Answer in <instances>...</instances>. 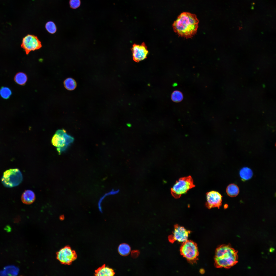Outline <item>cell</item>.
Listing matches in <instances>:
<instances>
[{
    "instance_id": "cell-5",
    "label": "cell",
    "mask_w": 276,
    "mask_h": 276,
    "mask_svg": "<svg viewBox=\"0 0 276 276\" xmlns=\"http://www.w3.org/2000/svg\"><path fill=\"white\" fill-rule=\"evenodd\" d=\"M180 252L181 254L191 263H195L198 260L199 253L197 245L192 241L188 240L182 243Z\"/></svg>"
},
{
    "instance_id": "cell-24",
    "label": "cell",
    "mask_w": 276,
    "mask_h": 276,
    "mask_svg": "<svg viewBox=\"0 0 276 276\" xmlns=\"http://www.w3.org/2000/svg\"><path fill=\"white\" fill-rule=\"evenodd\" d=\"M139 252L138 250H133L131 252V256L133 258L137 257L139 255Z\"/></svg>"
},
{
    "instance_id": "cell-25",
    "label": "cell",
    "mask_w": 276,
    "mask_h": 276,
    "mask_svg": "<svg viewBox=\"0 0 276 276\" xmlns=\"http://www.w3.org/2000/svg\"><path fill=\"white\" fill-rule=\"evenodd\" d=\"M11 229L10 227L9 226H7L5 228V229L8 232H10V231Z\"/></svg>"
},
{
    "instance_id": "cell-11",
    "label": "cell",
    "mask_w": 276,
    "mask_h": 276,
    "mask_svg": "<svg viewBox=\"0 0 276 276\" xmlns=\"http://www.w3.org/2000/svg\"><path fill=\"white\" fill-rule=\"evenodd\" d=\"M206 206L209 209L217 207L218 209L221 206L222 196L218 192L211 191L206 193Z\"/></svg>"
},
{
    "instance_id": "cell-21",
    "label": "cell",
    "mask_w": 276,
    "mask_h": 276,
    "mask_svg": "<svg viewBox=\"0 0 276 276\" xmlns=\"http://www.w3.org/2000/svg\"><path fill=\"white\" fill-rule=\"evenodd\" d=\"M45 27L47 30L50 33H54L56 31V26L52 21H50L47 22L45 24Z\"/></svg>"
},
{
    "instance_id": "cell-4",
    "label": "cell",
    "mask_w": 276,
    "mask_h": 276,
    "mask_svg": "<svg viewBox=\"0 0 276 276\" xmlns=\"http://www.w3.org/2000/svg\"><path fill=\"white\" fill-rule=\"evenodd\" d=\"M192 178L190 176L180 178L171 189L172 195L176 198H179L190 189L194 187Z\"/></svg>"
},
{
    "instance_id": "cell-12",
    "label": "cell",
    "mask_w": 276,
    "mask_h": 276,
    "mask_svg": "<svg viewBox=\"0 0 276 276\" xmlns=\"http://www.w3.org/2000/svg\"><path fill=\"white\" fill-rule=\"evenodd\" d=\"M115 274V273L113 269L106 267L104 264L95 271V275L98 276H113Z\"/></svg>"
},
{
    "instance_id": "cell-15",
    "label": "cell",
    "mask_w": 276,
    "mask_h": 276,
    "mask_svg": "<svg viewBox=\"0 0 276 276\" xmlns=\"http://www.w3.org/2000/svg\"><path fill=\"white\" fill-rule=\"evenodd\" d=\"M239 174L241 179L243 181L250 179L252 177L253 175L252 170L246 167L242 168L240 170Z\"/></svg>"
},
{
    "instance_id": "cell-17",
    "label": "cell",
    "mask_w": 276,
    "mask_h": 276,
    "mask_svg": "<svg viewBox=\"0 0 276 276\" xmlns=\"http://www.w3.org/2000/svg\"><path fill=\"white\" fill-rule=\"evenodd\" d=\"M226 192L227 195L231 197L237 196L239 193L238 187L234 184L229 185L226 189Z\"/></svg>"
},
{
    "instance_id": "cell-14",
    "label": "cell",
    "mask_w": 276,
    "mask_h": 276,
    "mask_svg": "<svg viewBox=\"0 0 276 276\" xmlns=\"http://www.w3.org/2000/svg\"><path fill=\"white\" fill-rule=\"evenodd\" d=\"M18 268L14 266L6 267L3 271H0V275H16L18 273Z\"/></svg>"
},
{
    "instance_id": "cell-6",
    "label": "cell",
    "mask_w": 276,
    "mask_h": 276,
    "mask_svg": "<svg viewBox=\"0 0 276 276\" xmlns=\"http://www.w3.org/2000/svg\"><path fill=\"white\" fill-rule=\"evenodd\" d=\"M22 179V174L18 169H12L4 172L1 181L4 186L11 188L18 185Z\"/></svg>"
},
{
    "instance_id": "cell-13",
    "label": "cell",
    "mask_w": 276,
    "mask_h": 276,
    "mask_svg": "<svg viewBox=\"0 0 276 276\" xmlns=\"http://www.w3.org/2000/svg\"><path fill=\"white\" fill-rule=\"evenodd\" d=\"M35 199V195L34 192L29 190H25L22 194L21 197L22 202L24 204H29L32 203Z\"/></svg>"
},
{
    "instance_id": "cell-23",
    "label": "cell",
    "mask_w": 276,
    "mask_h": 276,
    "mask_svg": "<svg viewBox=\"0 0 276 276\" xmlns=\"http://www.w3.org/2000/svg\"><path fill=\"white\" fill-rule=\"evenodd\" d=\"M80 0H70V7L73 9H76L80 6Z\"/></svg>"
},
{
    "instance_id": "cell-18",
    "label": "cell",
    "mask_w": 276,
    "mask_h": 276,
    "mask_svg": "<svg viewBox=\"0 0 276 276\" xmlns=\"http://www.w3.org/2000/svg\"><path fill=\"white\" fill-rule=\"evenodd\" d=\"M64 85L65 88L69 90L75 89L77 86L76 81L71 78H68L66 79L64 81Z\"/></svg>"
},
{
    "instance_id": "cell-16",
    "label": "cell",
    "mask_w": 276,
    "mask_h": 276,
    "mask_svg": "<svg viewBox=\"0 0 276 276\" xmlns=\"http://www.w3.org/2000/svg\"><path fill=\"white\" fill-rule=\"evenodd\" d=\"M28 77L26 74L22 72H19L15 75L14 80L17 84L20 85H24L27 82Z\"/></svg>"
},
{
    "instance_id": "cell-7",
    "label": "cell",
    "mask_w": 276,
    "mask_h": 276,
    "mask_svg": "<svg viewBox=\"0 0 276 276\" xmlns=\"http://www.w3.org/2000/svg\"><path fill=\"white\" fill-rule=\"evenodd\" d=\"M21 46L28 55L31 51L40 49L42 45L37 36L28 34L23 38Z\"/></svg>"
},
{
    "instance_id": "cell-3",
    "label": "cell",
    "mask_w": 276,
    "mask_h": 276,
    "mask_svg": "<svg viewBox=\"0 0 276 276\" xmlns=\"http://www.w3.org/2000/svg\"><path fill=\"white\" fill-rule=\"evenodd\" d=\"M74 140V138L68 135L64 130L59 129L53 135L51 142L53 145L57 148V150L60 154L65 151Z\"/></svg>"
},
{
    "instance_id": "cell-2",
    "label": "cell",
    "mask_w": 276,
    "mask_h": 276,
    "mask_svg": "<svg viewBox=\"0 0 276 276\" xmlns=\"http://www.w3.org/2000/svg\"><path fill=\"white\" fill-rule=\"evenodd\" d=\"M237 251L228 245H221L216 249L214 257L217 268H229L238 262Z\"/></svg>"
},
{
    "instance_id": "cell-9",
    "label": "cell",
    "mask_w": 276,
    "mask_h": 276,
    "mask_svg": "<svg viewBox=\"0 0 276 276\" xmlns=\"http://www.w3.org/2000/svg\"><path fill=\"white\" fill-rule=\"evenodd\" d=\"M174 227L173 234L168 237L169 242L172 243L177 241L182 243L187 241L191 232L178 224L175 225Z\"/></svg>"
},
{
    "instance_id": "cell-19",
    "label": "cell",
    "mask_w": 276,
    "mask_h": 276,
    "mask_svg": "<svg viewBox=\"0 0 276 276\" xmlns=\"http://www.w3.org/2000/svg\"><path fill=\"white\" fill-rule=\"evenodd\" d=\"M131 248L129 245L126 243L120 244L118 248V251L119 254L123 256L128 255L131 251Z\"/></svg>"
},
{
    "instance_id": "cell-1",
    "label": "cell",
    "mask_w": 276,
    "mask_h": 276,
    "mask_svg": "<svg viewBox=\"0 0 276 276\" xmlns=\"http://www.w3.org/2000/svg\"><path fill=\"white\" fill-rule=\"evenodd\" d=\"M199 22L195 14L183 12L174 22L172 27L174 31L179 36L190 38L196 33Z\"/></svg>"
},
{
    "instance_id": "cell-22",
    "label": "cell",
    "mask_w": 276,
    "mask_h": 276,
    "mask_svg": "<svg viewBox=\"0 0 276 276\" xmlns=\"http://www.w3.org/2000/svg\"><path fill=\"white\" fill-rule=\"evenodd\" d=\"M183 98V95L182 93L179 91H175L171 94V99L174 102H179L182 100Z\"/></svg>"
},
{
    "instance_id": "cell-10",
    "label": "cell",
    "mask_w": 276,
    "mask_h": 276,
    "mask_svg": "<svg viewBox=\"0 0 276 276\" xmlns=\"http://www.w3.org/2000/svg\"><path fill=\"white\" fill-rule=\"evenodd\" d=\"M131 51L133 60L136 62H139L147 58L148 53L147 47L144 42H143L141 44H134Z\"/></svg>"
},
{
    "instance_id": "cell-8",
    "label": "cell",
    "mask_w": 276,
    "mask_h": 276,
    "mask_svg": "<svg viewBox=\"0 0 276 276\" xmlns=\"http://www.w3.org/2000/svg\"><path fill=\"white\" fill-rule=\"evenodd\" d=\"M57 259L62 264L70 265L77 258L75 251L67 246L60 249L56 254Z\"/></svg>"
},
{
    "instance_id": "cell-20",
    "label": "cell",
    "mask_w": 276,
    "mask_h": 276,
    "mask_svg": "<svg viewBox=\"0 0 276 276\" xmlns=\"http://www.w3.org/2000/svg\"><path fill=\"white\" fill-rule=\"evenodd\" d=\"M12 91L8 87L3 86L0 88V95L4 99H8L12 94Z\"/></svg>"
}]
</instances>
